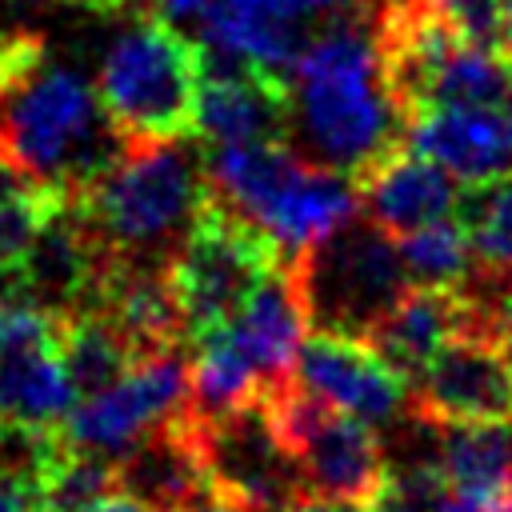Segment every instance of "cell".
<instances>
[{"mask_svg":"<svg viewBox=\"0 0 512 512\" xmlns=\"http://www.w3.org/2000/svg\"><path fill=\"white\" fill-rule=\"evenodd\" d=\"M396 244H400V256H404V268H408L412 284L464 288V284L476 280V256H472V244H468L456 216L432 220V224L400 236Z\"/></svg>","mask_w":512,"mask_h":512,"instance_id":"cell-27","label":"cell"},{"mask_svg":"<svg viewBox=\"0 0 512 512\" xmlns=\"http://www.w3.org/2000/svg\"><path fill=\"white\" fill-rule=\"evenodd\" d=\"M204 48L160 12L120 28L96 68V96L124 144L196 140Z\"/></svg>","mask_w":512,"mask_h":512,"instance_id":"cell-5","label":"cell"},{"mask_svg":"<svg viewBox=\"0 0 512 512\" xmlns=\"http://www.w3.org/2000/svg\"><path fill=\"white\" fill-rule=\"evenodd\" d=\"M452 216L460 220L472 244L476 276L480 280L512 276V172L464 184Z\"/></svg>","mask_w":512,"mask_h":512,"instance_id":"cell-24","label":"cell"},{"mask_svg":"<svg viewBox=\"0 0 512 512\" xmlns=\"http://www.w3.org/2000/svg\"><path fill=\"white\" fill-rule=\"evenodd\" d=\"M0 144L20 168L68 196L128 148L108 124L96 84L60 64L32 32L0 40Z\"/></svg>","mask_w":512,"mask_h":512,"instance_id":"cell-1","label":"cell"},{"mask_svg":"<svg viewBox=\"0 0 512 512\" xmlns=\"http://www.w3.org/2000/svg\"><path fill=\"white\" fill-rule=\"evenodd\" d=\"M36 484L44 512H80L92 500L116 492V460L84 448H68L56 436L44 440L36 456Z\"/></svg>","mask_w":512,"mask_h":512,"instance_id":"cell-25","label":"cell"},{"mask_svg":"<svg viewBox=\"0 0 512 512\" xmlns=\"http://www.w3.org/2000/svg\"><path fill=\"white\" fill-rule=\"evenodd\" d=\"M184 512H240V508H228L220 500H208V504H196V508H184Z\"/></svg>","mask_w":512,"mask_h":512,"instance_id":"cell-39","label":"cell"},{"mask_svg":"<svg viewBox=\"0 0 512 512\" xmlns=\"http://www.w3.org/2000/svg\"><path fill=\"white\" fill-rule=\"evenodd\" d=\"M360 208L364 216L388 232V236H408L432 220H444L456 212L460 188L448 168L416 152L408 140L392 144L384 156H376L360 176Z\"/></svg>","mask_w":512,"mask_h":512,"instance_id":"cell-17","label":"cell"},{"mask_svg":"<svg viewBox=\"0 0 512 512\" xmlns=\"http://www.w3.org/2000/svg\"><path fill=\"white\" fill-rule=\"evenodd\" d=\"M448 500V480L440 464L412 460L404 468H388L384 488L368 504V512H444Z\"/></svg>","mask_w":512,"mask_h":512,"instance_id":"cell-29","label":"cell"},{"mask_svg":"<svg viewBox=\"0 0 512 512\" xmlns=\"http://www.w3.org/2000/svg\"><path fill=\"white\" fill-rule=\"evenodd\" d=\"M196 432L220 504L240 512H284V504L300 492L296 468L272 428L264 396L216 420H196Z\"/></svg>","mask_w":512,"mask_h":512,"instance_id":"cell-10","label":"cell"},{"mask_svg":"<svg viewBox=\"0 0 512 512\" xmlns=\"http://www.w3.org/2000/svg\"><path fill=\"white\" fill-rule=\"evenodd\" d=\"M0 512H44L40 484H36V460L0 468Z\"/></svg>","mask_w":512,"mask_h":512,"instance_id":"cell-31","label":"cell"},{"mask_svg":"<svg viewBox=\"0 0 512 512\" xmlns=\"http://www.w3.org/2000/svg\"><path fill=\"white\" fill-rule=\"evenodd\" d=\"M148 4H152V12L168 16L172 24L200 20V16H204V8H208V0H148Z\"/></svg>","mask_w":512,"mask_h":512,"instance_id":"cell-34","label":"cell"},{"mask_svg":"<svg viewBox=\"0 0 512 512\" xmlns=\"http://www.w3.org/2000/svg\"><path fill=\"white\" fill-rule=\"evenodd\" d=\"M436 464L452 488H512V420L436 424Z\"/></svg>","mask_w":512,"mask_h":512,"instance_id":"cell-23","label":"cell"},{"mask_svg":"<svg viewBox=\"0 0 512 512\" xmlns=\"http://www.w3.org/2000/svg\"><path fill=\"white\" fill-rule=\"evenodd\" d=\"M56 348L80 396L116 384L124 372H132L136 360H144L140 348L128 340V332L100 304L56 312Z\"/></svg>","mask_w":512,"mask_h":512,"instance_id":"cell-21","label":"cell"},{"mask_svg":"<svg viewBox=\"0 0 512 512\" xmlns=\"http://www.w3.org/2000/svg\"><path fill=\"white\" fill-rule=\"evenodd\" d=\"M116 484L152 512H184L216 500L200 432L188 408L144 432L124 456H116Z\"/></svg>","mask_w":512,"mask_h":512,"instance_id":"cell-16","label":"cell"},{"mask_svg":"<svg viewBox=\"0 0 512 512\" xmlns=\"http://www.w3.org/2000/svg\"><path fill=\"white\" fill-rule=\"evenodd\" d=\"M404 140L464 184L512 172L508 104H432L408 120Z\"/></svg>","mask_w":512,"mask_h":512,"instance_id":"cell-19","label":"cell"},{"mask_svg":"<svg viewBox=\"0 0 512 512\" xmlns=\"http://www.w3.org/2000/svg\"><path fill=\"white\" fill-rule=\"evenodd\" d=\"M212 192L272 236L284 260H296L348 228L360 208L356 176L312 160L292 140L216 144L204 156Z\"/></svg>","mask_w":512,"mask_h":512,"instance_id":"cell-4","label":"cell"},{"mask_svg":"<svg viewBox=\"0 0 512 512\" xmlns=\"http://www.w3.org/2000/svg\"><path fill=\"white\" fill-rule=\"evenodd\" d=\"M512 96V56L504 48L460 44L436 72L428 88L432 104H508Z\"/></svg>","mask_w":512,"mask_h":512,"instance_id":"cell-26","label":"cell"},{"mask_svg":"<svg viewBox=\"0 0 512 512\" xmlns=\"http://www.w3.org/2000/svg\"><path fill=\"white\" fill-rule=\"evenodd\" d=\"M188 140L128 144L84 192L72 196L96 240L116 260L168 264L212 200L204 156L192 152Z\"/></svg>","mask_w":512,"mask_h":512,"instance_id":"cell-3","label":"cell"},{"mask_svg":"<svg viewBox=\"0 0 512 512\" xmlns=\"http://www.w3.org/2000/svg\"><path fill=\"white\" fill-rule=\"evenodd\" d=\"M284 264H292L300 280L316 332L364 336L372 320L412 284L396 236L380 232L368 216H356L348 228Z\"/></svg>","mask_w":512,"mask_h":512,"instance_id":"cell-8","label":"cell"},{"mask_svg":"<svg viewBox=\"0 0 512 512\" xmlns=\"http://www.w3.org/2000/svg\"><path fill=\"white\" fill-rule=\"evenodd\" d=\"M308 304L300 292V280L292 272V264L280 260V268L248 296V304L240 308V316L228 324L232 344L248 356V364L256 368V376L268 388H280L292 380L300 348L308 340Z\"/></svg>","mask_w":512,"mask_h":512,"instance_id":"cell-20","label":"cell"},{"mask_svg":"<svg viewBox=\"0 0 512 512\" xmlns=\"http://www.w3.org/2000/svg\"><path fill=\"white\" fill-rule=\"evenodd\" d=\"M68 200V192L36 180L28 188H16L0 196V284H12L24 256L32 252L36 236L52 220V212Z\"/></svg>","mask_w":512,"mask_h":512,"instance_id":"cell-28","label":"cell"},{"mask_svg":"<svg viewBox=\"0 0 512 512\" xmlns=\"http://www.w3.org/2000/svg\"><path fill=\"white\" fill-rule=\"evenodd\" d=\"M80 512H152L148 504H140L136 496H128V492H108V496H100V500H92L88 508H80Z\"/></svg>","mask_w":512,"mask_h":512,"instance_id":"cell-36","label":"cell"},{"mask_svg":"<svg viewBox=\"0 0 512 512\" xmlns=\"http://www.w3.org/2000/svg\"><path fill=\"white\" fill-rule=\"evenodd\" d=\"M280 260L284 256L272 236L212 192L192 232L168 260V280L188 328V344L228 328L248 296L280 268Z\"/></svg>","mask_w":512,"mask_h":512,"instance_id":"cell-6","label":"cell"},{"mask_svg":"<svg viewBox=\"0 0 512 512\" xmlns=\"http://www.w3.org/2000/svg\"><path fill=\"white\" fill-rule=\"evenodd\" d=\"M428 8L476 48H504V0H428ZM508 52V48H504Z\"/></svg>","mask_w":512,"mask_h":512,"instance_id":"cell-30","label":"cell"},{"mask_svg":"<svg viewBox=\"0 0 512 512\" xmlns=\"http://www.w3.org/2000/svg\"><path fill=\"white\" fill-rule=\"evenodd\" d=\"M264 396V380L248 364V356L232 344L228 328H216L192 340L188 356V412L196 420H216Z\"/></svg>","mask_w":512,"mask_h":512,"instance_id":"cell-22","label":"cell"},{"mask_svg":"<svg viewBox=\"0 0 512 512\" xmlns=\"http://www.w3.org/2000/svg\"><path fill=\"white\" fill-rule=\"evenodd\" d=\"M68 4H84V8H92V12H120V8H128V4H136V0H68Z\"/></svg>","mask_w":512,"mask_h":512,"instance_id":"cell-37","label":"cell"},{"mask_svg":"<svg viewBox=\"0 0 512 512\" xmlns=\"http://www.w3.org/2000/svg\"><path fill=\"white\" fill-rule=\"evenodd\" d=\"M492 288L480 292L484 300V324H488V336L500 344V352L512 360V276L504 280H488Z\"/></svg>","mask_w":512,"mask_h":512,"instance_id":"cell-32","label":"cell"},{"mask_svg":"<svg viewBox=\"0 0 512 512\" xmlns=\"http://www.w3.org/2000/svg\"><path fill=\"white\" fill-rule=\"evenodd\" d=\"M196 140L204 148L292 140L288 76L256 68V64L236 68V72H204L200 108H196Z\"/></svg>","mask_w":512,"mask_h":512,"instance_id":"cell-18","label":"cell"},{"mask_svg":"<svg viewBox=\"0 0 512 512\" xmlns=\"http://www.w3.org/2000/svg\"><path fill=\"white\" fill-rule=\"evenodd\" d=\"M272 428L296 468L300 492L372 504L388 476V456L368 420L348 416L296 380L264 392Z\"/></svg>","mask_w":512,"mask_h":512,"instance_id":"cell-7","label":"cell"},{"mask_svg":"<svg viewBox=\"0 0 512 512\" xmlns=\"http://www.w3.org/2000/svg\"><path fill=\"white\" fill-rule=\"evenodd\" d=\"M508 112H512V96H508Z\"/></svg>","mask_w":512,"mask_h":512,"instance_id":"cell-40","label":"cell"},{"mask_svg":"<svg viewBox=\"0 0 512 512\" xmlns=\"http://www.w3.org/2000/svg\"><path fill=\"white\" fill-rule=\"evenodd\" d=\"M184 408H188V356H180V348L152 352L136 360L132 372H124L116 384L80 396L52 436L68 448H84L116 460L144 432L180 416Z\"/></svg>","mask_w":512,"mask_h":512,"instance_id":"cell-9","label":"cell"},{"mask_svg":"<svg viewBox=\"0 0 512 512\" xmlns=\"http://www.w3.org/2000/svg\"><path fill=\"white\" fill-rule=\"evenodd\" d=\"M76 400L56 348V312L20 296L0 332V428L52 436Z\"/></svg>","mask_w":512,"mask_h":512,"instance_id":"cell-11","label":"cell"},{"mask_svg":"<svg viewBox=\"0 0 512 512\" xmlns=\"http://www.w3.org/2000/svg\"><path fill=\"white\" fill-rule=\"evenodd\" d=\"M284 8H292L296 16L312 20V16H336V12H348L356 8V0H280Z\"/></svg>","mask_w":512,"mask_h":512,"instance_id":"cell-35","label":"cell"},{"mask_svg":"<svg viewBox=\"0 0 512 512\" xmlns=\"http://www.w3.org/2000/svg\"><path fill=\"white\" fill-rule=\"evenodd\" d=\"M284 512H368L364 504H352V500H332V496H316V492H296Z\"/></svg>","mask_w":512,"mask_h":512,"instance_id":"cell-33","label":"cell"},{"mask_svg":"<svg viewBox=\"0 0 512 512\" xmlns=\"http://www.w3.org/2000/svg\"><path fill=\"white\" fill-rule=\"evenodd\" d=\"M292 380L368 424H392L404 408H412L408 376L392 368L364 336L312 332L300 348Z\"/></svg>","mask_w":512,"mask_h":512,"instance_id":"cell-13","label":"cell"},{"mask_svg":"<svg viewBox=\"0 0 512 512\" xmlns=\"http://www.w3.org/2000/svg\"><path fill=\"white\" fill-rule=\"evenodd\" d=\"M304 44L308 20L280 0H208L200 16L204 72H236L256 64L284 76Z\"/></svg>","mask_w":512,"mask_h":512,"instance_id":"cell-15","label":"cell"},{"mask_svg":"<svg viewBox=\"0 0 512 512\" xmlns=\"http://www.w3.org/2000/svg\"><path fill=\"white\" fill-rule=\"evenodd\" d=\"M288 84L292 136L320 164L360 176L376 156L404 140L408 124L384 88L372 24H360L356 16H340L308 36Z\"/></svg>","mask_w":512,"mask_h":512,"instance_id":"cell-2","label":"cell"},{"mask_svg":"<svg viewBox=\"0 0 512 512\" xmlns=\"http://www.w3.org/2000/svg\"><path fill=\"white\" fill-rule=\"evenodd\" d=\"M504 48L512 56V0H504Z\"/></svg>","mask_w":512,"mask_h":512,"instance_id":"cell-38","label":"cell"},{"mask_svg":"<svg viewBox=\"0 0 512 512\" xmlns=\"http://www.w3.org/2000/svg\"><path fill=\"white\" fill-rule=\"evenodd\" d=\"M412 416L432 428L512 420V360L484 328L452 336L412 380Z\"/></svg>","mask_w":512,"mask_h":512,"instance_id":"cell-12","label":"cell"},{"mask_svg":"<svg viewBox=\"0 0 512 512\" xmlns=\"http://www.w3.org/2000/svg\"><path fill=\"white\" fill-rule=\"evenodd\" d=\"M484 328V300L476 288L452 284H408L364 332V340L408 376V384L424 372V364L460 332Z\"/></svg>","mask_w":512,"mask_h":512,"instance_id":"cell-14","label":"cell"}]
</instances>
